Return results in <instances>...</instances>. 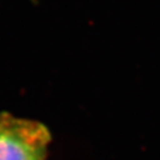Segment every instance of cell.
<instances>
[{"instance_id":"6da1fadb","label":"cell","mask_w":160,"mask_h":160,"mask_svg":"<svg viewBox=\"0 0 160 160\" xmlns=\"http://www.w3.org/2000/svg\"><path fill=\"white\" fill-rule=\"evenodd\" d=\"M50 140L39 122L0 114V160H46Z\"/></svg>"}]
</instances>
